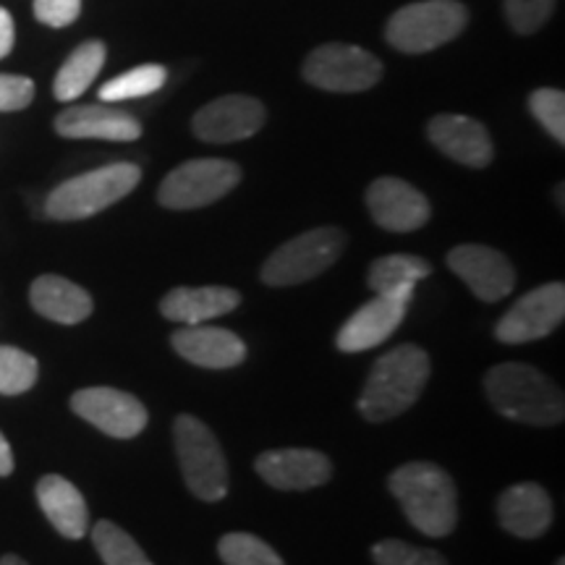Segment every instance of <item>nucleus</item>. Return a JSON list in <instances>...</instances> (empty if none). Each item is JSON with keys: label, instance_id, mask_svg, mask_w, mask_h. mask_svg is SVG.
<instances>
[{"label": "nucleus", "instance_id": "nucleus-15", "mask_svg": "<svg viewBox=\"0 0 565 565\" xmlns=\"http://www.w3.org/2000/svg\"><path fill=\"white\" fill-rule=\"evenodd\" d=\"M414 294H395V296H377L370 303H364L356 315H351L341 330H338V349L343 353L370 351L374 345L387 341L398 324L404 322L408 303Z\"/></svg>", "mask_w": 565, "mask_h": 565}, {"label": "nucleus", "instance_id": "nucleus-25", "mask_svg": "<svg viewBox=\"0 0 565 565\" xmlns=\"http://www.w3.org/2000/svg\"><path fill=\"white\" fill-rule=\"evenodd\" d=\"M433 265L416 254H387V257L374 259L366 275V286L377 296L414 294V286L429 278Z\"/></svg>", "mask_w": 565, "mask_h": 565}, {"label": "nucleus", "instance_id": "nucleus-13", "mask_svg": "<svg viewBox=\"0 0 565 565\" xmlns=\"http://www.w3.org/2000/svg\"><path fill=\"white\" fill-rule=\"evenodd\" d=\"M366 207L380 228L393 233L419 231L433 215L427 196L412 183L393 179V175L377 179L366 189Z\"/></svg>", "mask_w": 565, "mask_h": 565}, {"label": "nucleus", "instance_id": "nucleus-19", "mask_svg": "<svg viewBox=\"0 0 565 565\" xmlns=\"http://www.w3.org/2000/svg\"><path fill=\"white\" fill-rule=\"evenodd\" d=\"M498 519L508 534L519 540H540L553 524V500L536 482L513 484L500 494Z\"/></svg>", "mask_w": 565, "mask_h": 565}, {"label": "nucleus", "instance_id": "nucleus-4", "mask_svg": "<svg viewBox=\"0 0 565 565\" xmlns=\"http://www.w3.org/2000/svg\"><path fill=\"white\" fill-rule=\"evenodd\" d=\"M139 181L141 171L134 162H113V166L63 181L47 196L45 212L53 221H84L121 202L137 189Z\"/></svg>", "mask_w": 565, "mask_h": 565}, {"label": "nucleus", "instance_id": "nucleus-7", "mask_svg": "<svg viewBox=\"0 0 565 565\" xmlns=\"http://www.w3.org/2000/svg\"><path fill=\"white\" fill-rule=\"evenodd\" d=\"M345 249L341 228H315L275 249L263 265V282L273 288L299 286L333 267Z\"/></svg>", "mask_w": 565, "mask_h": 565}, {"label": "nucleus", "instance_id": "nucleus-5", "mask_svg": "<svg viewBox=\"0 0 565 565\" xmlns=\"http://www.w3.org/2000/svg\"><path fill=\"white\" fill-rule=\"evenodd\" d=\"M175 456H179L183 482L194 498L217 503L228 494V463L223 448L207 424L183 414L173 422Z\"/></svg>", "mask_w": 565, "mask_h": 565}, {"label": "nucleus", "instance_id": "nucleus-2", "mask_svg": "<svg viewBox=\"0 0 565 565\" xmlns=\"http://www.w3.org/2000/svg\"><path fill=\"white\" fill-rule=\"evenodd\" d=\"M433 364L427 351L414 343L395 345L372 366L359 398V412L366 422H387L408 412L429 383Z\"/></svg>", "mask_w": 565, "mask_h": 565}, {"label": "nucleus", "instance_id": "nucleus-18", "mask_svg": "<svg viewBox=\"0 0 565 565\" xmlns=\"http://www.w3.org/2000/svg\"><path fill=\"white\" fill-rule=\"evenodd\" d=\"M171 345L189 364L204 370H233L246 359L242 338L225 328H207V324H183L171 335Z\"/></svg>", "mask_w": 565, "mask_h": 565}, {"label": "nucleus", "instance_id": "nucleus-27", "mask_svg": "<svg viewBox=\"0 0 565 565\" xmlns=\"http://www.w3.org/2000/svg\"><path fill=\"white\" fill-rule=\"evenodd\" d=\"M168 79V71L158 66V63H147V66H137L126 74L116 76L108 84L100 87V100L103 103H124V100H137V97L154 95Z\"/></svg>", "mask_w": 565, "mask_h": 565}, {"label": "nucleus", "instance_id": "nucleus-30", "mask_svg": "<svg viewBox=\"0 0 565 565\" xmlns=\"http://www.w3.org/2000/svg\"><path fill=\"white\" fill-rule=\"evenodd\" d=\"M529 110L545 126L557 145H565V95L561 89H536L529 97Z\"/></svg>", "mask_w": 565, "mask_h": 565}, {"label": "nucleus", "instance_id": "nucleus-6", "mask_svg": "<svg viewBox=\"0 0 565 565\" xmlns=\"http://www.w3.org/2000/svg\"><path fill=\"white\" fill-rule=\"evenodd\" d=\"M469 11L458 0H424L395 11L385 38L401 53H429L463 32Z\"/></svg>", "mask_w": 565, "mask_h": 565}, {"label": "nucleus", "instance_id": "nucleus-31", "mask_svg": "<svg viewBox=\"0 0 565 565\" xmlns=\"http://www.w3.org/2000/svg\"><path fill=\"white\" fill-rule=\"evenodd\" d=\"M372 557L377 565H448L437 550L414 547L401 540H383L372 547Z\"/></svg>", "mask_w": 565, "mask_h": 565}, {"label": "nucleus", "instance_id": "nucleus-8", "mask_svg": "<svg viewBox=\"0 0 565 565\" xmlns=\"http://www.w3.org/2000/svg\"><path fill=\"white\" fill-rule=\"evenodd\" d=\"M242 181V168L231 160L202 158L173 168L158 189V202L166 210H200L223 200Z\"/></svg>", "mask_w": 565, "mask_h": 565}, {"label": "nucleus", "instance_id": "nucleus-23", "mask_svg": "<svg viewBox=\"0 0 565 565\" xmlns=\"http://www.w3.org/2000/svg\"><path fill=\"white\" fill-rule=\"evenodd\" d=\"M34 312L61 324H79L92 315V296L61 275H40L30 288Z\"/></svg>", "mask_w": 565, "mask_h": 565}, {"label": "nucleus", "instance_id": "nucleus-17", "mask_svg": "<svg viewBox=\"0 0 565 565\" xmlns=\"http://www.w3.org/2000/svg\"><path fill=\"white\" fill-rule=\"evenodd\" d=\"M427 137L443 154L466 168H487L494 158L492 139L475 118L445 113L427 124Z\"/></svg>", "mask_w": 565, "mask_h": 565}, {"label": "nucleus", "instance_id": "nucleus-11", "mask_svg": "<svg viewBox=\"0 0 565 565\" xmlns=\"http://www.w3.org/2000/svg\"><path fill=\"white\" fill-rule=\"evenodd\" d=\"M71 412L118 440H131L141 435L150 419L137 395L116 391V387H84L71 395Z\"/></svg>", "mask_w": 565, "mask_h": 565}, {"label": "nucleus", "instance_id": "nucleus-36", "mask_svg": "<svg viewBox=\"0 0 565 565\" xmlns=\"http://www.w3.org/2000/svg\"><path fill=\"white\" fill-rule=\"evenodd\" d=\"M13 475V454H11V445L6 440L3 433H0V477H9Z\"/></svg>", "mask_w": 565, "mask_h": 565}, {"label": "nucleus", "instance_id": "nucleus-3", "mask_svg": "<svg viewBox=\"0 0 565 565\" xmlns=\"http://www.w3.org/2000/svg\"><path fill=\"white\" fill-rule=\"evenodd\" d=\"M484 393L498 414L513 422L553 427L565 416L563 391L540 370L526 364H498L487 372Z\"/></svg>", "mask_w": 565, "mask_h": 565}, {"label": "nucleus", "instance_id": "nucleus-1", "mask_svg": "<svg viewBox=\"0 0 565 565\" xmlns=\"http://www.w3.org/2000/svg\"><path fill=\"white\" fill-rule=\"evenodd\" d=\"M387 490L404 508L408 524L422 534L448 536L458 524L456 482L443 466L429 461L404 463L387 477Z\"/></svg>", "mask_w": 565, "mask_h": 565}, {"label": "nucleus", "instance_id": "nucleus-38", "mask_svg": "<svg viewBox=\"0 0 565 565\" xmlns=\"http://www.w3.org/2000/svg\"><path fill=\"white\" fill-rule=\"evenodd\" d=\"M557 565H565V557H561V561H557Z\"/></svg>", "mask_w": 565, "mask_h": 565}, {"label": "nucleus", "instance_id": "nucleus-35", "mask_svg": "<svg viewBox=\"0 0 565 565\" xmlns=\"http://www.w3.org/2000/svg\"><path fill=\"white\" fill-rule=\"evenodd\" d=\"M13 40H17V30H13V17L0 6V61L13 51Z\"/></svg>", "mask_w": 565, "mask_h": 565}, {"label": "nucleus", "instance_id": "nucleus-22", "mask_svg": "<svg viewBox=\"0 0 565 565\" xmlns=\"http://www.w3.org/2000/svg\"><path fill=\"white\" fill-rule=\"evenodd\" d=\"M38 503L53 529L66 540H82L89 532V511L84 494L68 479L47 475L38 482Z\"/></svg>", "mask_w": 565, "mask_h": 565}, {"label": "nucleus", "instance_id": "nucleus-32", "mask_svg": "<svg viewBox=\"0 0 565 565\" xmlns=\"http://www.w3.org/2000/svg\"><path fill=\"white\" fill-rule=\"evenodd\" d=\"M553 9L555 0H505L508 24L519 34H532L545 26Z\"/></svg>", "mask_w": 565, "mask_h": 565}, {"label": "nucleus", "instance_id": "nucleus-26", "mask_svg": "<svg viewBox=\"0 0 565 565\" xmlns=\"http://www.w3.org/2000/svg\"><path fill=\"white\" fill-rule=\"evenodd\" d=\"M92 545L105 565H152L137 540L113 521H97L92 529Z\"/></svg>", "mask_w": 565, "mask_h": 565}, {"label": "nucleus", "instance_id": "nucleus-20", "mask_svg": "<svg viewBox=\"0 0 565 565\" xmlns=\"http://www.w3.org/2000/svg\"><path fill=\"white\" fill-rule=\"evenodd\" d=\"M55 131L66 139L137 141L141 137V124L131 113L110 105H74L55 118Z\"/></svg>", "mask_w": 565, "mask_h": 565}, {"label": "nucleus", "instance_id": "nucleus-24", "mask_svg": "<svg viewBox=\"0 0 565 565\" xmlns=\"http://www.w3.org/2000/svg\"><path fill=\"white\" fill-rule=\"evenodd\" d=\"M105 58H108V47L100 40L82 42L74 53L68 55L66 63H63L58 76L53 82V95L55 100L71 103L76 97H82L84 92L89 89V84L97 79L105 66Z\"/></svg>", "mask_w": 565, "mask_h": 565}, {"label": "nucleus", "instance_id": "nucleus-12", "mask_svg": "<svg viewBox=\"0 0 565 565\" xmlns=\"http://www.w3.org/2000/svg\"><path fill=\"white\" fill-rule=\"evenodd\" d=\"M267 113L265 105L246 95H225L204 105L196 113L192 129L202 141L210 145H231V141L249 139L263 129Z\"/></svg>", "mask_w": 565, "mask_h": 565}, {"label": "nucleus", "instance_id": "nucleus-14", "mask_svg": "<svg viewBox=\"0 0 565 565\" xmlns=\"http://www.w3.org/2000/svg\"><path fill=\"white\" fill-rule=\"evenodd\" d=\"M448 267L482 301H500L513 291L515 273L503 252L490 246L463 244L448 254Z\"/></svg>", "mask_w": 565, "mask_h": 565}, {"label": "nucleus", "instance_id": "nucleus-10", "mask_svg": "<svg viewBox=\"0 0 565 565\" xmlns=\"http://www.w3.org/2000/svg\"><path fill=\"white\" fill-rule=\"evenodd\" d=\"M565 317V286L563 282H547V286L536 288L521 296L508 309L503 320L494 328L500 343L519 345L529 341H540L550 333H555L563 324Z\"/></svg>", "mask_w": 565, "mask_h": 565}, {"label": "nucleus", "instance_id": "nucleus-29", "mask_svg": "<svg viewBox=\"0 0 565 565\" xmlns=\"http://www.w3.org/2000/svg\"><path fill=\"white\" fill-rule=\"evenodd\" d=\"M40 364L17 345H0V395H21L38 383Z\"/></svg>", "mask_w": 565, "mask_h": 565}, {"label": "nucleus", "instance_id": "nucleus-21", "mask_svg": "<svg viewBox=\"0 0 565 565\" xmlns=\"http://www.w3.org/2000/svg\"><path fill=\"white\" fill-rule=\"evenodd\" d=\"M242 303V294L225 286L173 288L162 296L160 312L166 320L179 324H204L215 317L233 312Z\"/></svg>", "mask_w": 565, "mask_h": 565}, {"label": "nucleus", "instance_id": "nucleus-34", "mask_svg": "<svg viewBox=\"0 0 565 565\" xmlns=\"http://www.w3.org/2000/svg\"><path fill=\"white\" fill-rule=\"evenodd\" d=\"M82 13V0H34V17L45 26H61L74 24Z\"/></svg>", "mask_w": 565, "mask_h": 565}, {"label": "nucleus", "instance_id": "nucleus-37", "mask_svg": "<svg viewBox=\"0 0 565 565\" xmlns=\"http://www.w3.org/2000/svg\"><path fill=\"white\" fill-rule=\"evenodd\" d=\"M0 565H30V563L21 561L19 555H3V557H0Z\"/></svg>", "mask_w": 565, "mask_h": 565}, {"label": "nucleus", "instance_id": "nucleus-16", "mask_svg": "<svg viewBox=\"0 0 565 565\" xmlns=\"http://www.w3.org/2000/svg\"><path fill=\"white\" fill-rule=\"evenodd\" d=\"M254 469L275 490H315L333 477L330 458L309 448L265 450L254 461Z\"/></svg>", "mask_w": 565, "mask_h": 565}, {"label": "nucleus", "instance_id": "nucleus-33", "mask_svg": "<svg viewBox=\"0 0 565 565\" xmlns=\"http://www.w3.org/2000/svg\"><path fill=\"white\" fill-rule=\"evenodd\" d=\"M34 100V82L26 76L0 74V113L24 110Z\"/></svg>", "mask_w": 565, "mask_h": 565}, {"label": "nucleus", "instance_id": "nucleus-9", "mask_svg": "<svg viewBox=\"0 0 565 565\" xmlns=\"http://www.w3.org/2000/svg\"><path fill=\"white\" fill-rule=\"evenodd\" d=\"M383 76L377 55L356 45H322L303 61V79L324 92H364Z\"/></svg>", "mask_w": 565, "mask_h": 565}, {"label": "nucleus", "instance_id": "nucleus-28", "mask_svg": "<svg viewBox=\"0 0 565 565\" xmlns=\"http://www.w3.org/2000/svg\"><path fill=\"white\" fill-rule=\"evenodd\" d=\"M217 555L225 565H286L267 542L246 532H231L221 536Z\"/></svg>", "mask_w": 565, "mask_h": 565}]
</instances>
